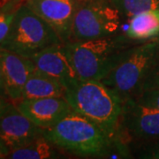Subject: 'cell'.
Returning <instances> with one entry per match:
<instances>
[{
    "label": "cell",
    "mask_w": 159,
    "mask_h": 159,
    "mask_svg": "<svg viewBox=\"0 0 159 159\" xmlns=\"http://www.w3.org/2000/svg\"><path fill=\"white\" fill-rule=\"evenodd\" d=\"M0 96L8 98V97H7V95H6L5 80H4V75H3V71H2L1 64H0ZM8 99H9V98H8ZM9 100H10V99H9Z\"/></svg>",
    "instance_id": "cell-22"
},
{
    "label": "cell",
    "mask_w": 159,
    "mask_h": 159,
    "mask_svg": "<svg viewBox=\"0 0 159 159\" xmlns=\"http://www.w3.org/2000/svg\"><path fill=\"white\" fill-rule=\"evenodd\" d=\"M0 64L7 97L16 103L21 100L25 84L36 69L35 66L31 58L2 49H0Z\"/></svg>",
    "instance_id": "cell-12"
},
{
    "label": "cell",
    "mask_w": 159,
    "mask_h": 159,
    "mask_svg": "<svg viewBox=\"0 0 159 159\" xmlns=\"http://www.w3.org/2000/svg\"><path fill=\"white\" fill-rule=\"evenodd\" d=\"M129 38L140 42L157 38L159 35V10L142 11L129 18L125 33Z\"/></svg>",
    "instance_id": "cell-14"
},
{
    "label": "cell",
    "mask_w": 159,
    "mask_h": 159,
    "mask_svg": "<svg viewBox=\"0 0 159 159\" xmlns=\"http://www.w3.org/2000/svg\"><path fill=\"white\" fill-rule=\"evenodd\" d=\"M157 39H158V40H159V35H158V36H157Z\"/></svg>",
    "instance_id": "cell-25"
},
{
    "label": "cell",
    "mask_w": 159,
    "mask_h": 159,
    "mask_svg": "<svg viewBox=\"0 0 159 159\" xmlns=\"http://www.w3.org/2000/svg\"><path fill=\"white\" fill-rule=\"evenodd\" d=\"M122 15L111 0H80L72 41L97 39L121 33Z\"/></svg>",
    "instance_id": "cell-6"
},
{
    "label": "cell",
    "mask_w": 159,
    "mask_h": 159,
    "mask_svg": "<svg viewBox=\"0 0 159 159\" xmlns=\"http://www.w3.org/2000/svg\"><path fill=\"white\" fill-rule=\"evenodd\" d=\"M58 148L43 134L40 135L27 145L12 150L7 155L9 159H53L59 158Z\"/></svg>",
    "instance_id": "cell-15"
},
{
    "label": "cell",
    "mask_w": 159,
    "mask_h": 159,
    "mask_svg": "<svg viewBox=\"0 0 159 159\" xmlns=\"http://www.w3.org/2000/svg\"><path fill=\"white\" fill-rule=\"evenodd\" d=\"M122 16L130 18L142 11L159 10V0H111Z\"/></svg>",
    "instance_id": "cell-16"
},
{
    "label": "cell",
    "mask_w": 159,
    "mask_h": 159,
    "mask_svg": "<svg viewBox=\"0 0 159 159\" xmlns=\"http://www.w3.org/2000/svg\"><path fill=\"white\" fill-rule=\"evenodd\" d=\"M13 102L6 97L0 96V118L13 106Z\"/></svg>",
    "instance_id": "cell-21"
},
{
    "label": "cell",
    "mask_w": 159,
    "mask_h": 159,
    "mask_svg": "<svg viewBox=\"0 0 159 159\" xmlns=\"http://www.w3.org/2000/svg\"><path fill=\"white\" fill-rule=\"evenodd\" d=\"M57 43L63 42L57 32L23 3L17 10L10 31L0 49L30 58Z\"/></svg>",
    "instance_id": "cell-5"
},
{
    "label": "cell",
    "mask_w": 159,
    "mask_h": 159,
    "mask_svg": "<svg viewBox=\"0 0 159 159\" xmlns=\"http://www.w3.org/2000/svg\"><path fill=\"white\" fill-rule=\"evenodd\" d=\"M135 99L142 103L159 110V89L142 91Z\"/></svg>",
    "instance_id": "cell-18"
},
{
    "label": "cell",
    "mask_w": 159,
    "mask_h": 159,
    "mask_svg": "<svg viewBox=\"0 0 159 159\" xmlns=\"http://www.w3.org/2000/svg\"><path fill=\"white\" fill-rule=\"evenodd\" d=\"M140 43L121 32L97 39L72 41L66 48L80 79L101 80Z\"/></svg>",
    "instance_id": "cell-1"
},
{
    "label": "cell",
    "mask_w": 159,
    "mask_h": 159,
    "mask_svg": "<svg viewBox=\"0 0 159 159\" xmlns=\"http://www.w3.org/2000/svg\"><path fill=\"white\" fill-rule=\"evenodd\" d=\"M23 3L25 0H9L0 7V47L10 31L17 10Z\"/></svg>",
    "instance_id": "cell-17"
},
{
    "label": "cell",
    "mask_w": 159,
    "mask_h": 159,
    "mask_svg": "<svg viewBox=\"0 0 159 159\" xmlns=\"http://www.w3.org/2000/svg\"><path fill=\"white\" fill-rule=\"evenodd\" d=\"M66 87L58 80L35 69L27 80L21 99L65 97Z\"/></svg>",
    "instance_id": "cell-13"
},
{
    "label": "cell",
    "mask_w": 159,
    "mask_h": 159,
    "mask_svg": "<svg viewBox=\"0 0 159 159\" xmlns=\"http://www.w3.org/2000/svg\"><path fill=\"white\" fill-rule=\"evenodd\" d=\"M65 98L74 112L92 121L111 136L119 134L123 101L102 81L78 79L66 89Z\"/></svg>",
    "instance_id": "cell-2"
},
{
    "label": "cell",
    "mask_w": 159,
    "mask_h": 159,
    "mask_svg": "<svg viewBox=\"0 0 159 159\" xmlns=\"http://www.w3.org/2000/svg\"><path fill=\"white\" fill-rule=\"evenodd\" d=\"M159 60V40L144 41L134 45L102 81L122 101L137 98L149 72Z\"/></svg>",
    "instance_id": "cell-4"
},
{
    "label": "cell",
    "mask_w": 159,
    "mask_h": 159,
    "mask_svg": "<svg viewBox=\"0 0 159 159\" xmlns=\"http://www.w3.org/2000/svg\"><path fill=\"white\" fill-rule=\"evenodd\" d=\"M9 0H0V7H2V6H4L6 3H7Z\"/></svg>",
    "instance_id": "cell-24"
},
{
    "label": "cell",
    "mask_w": 159,
    "mask_h": 159,
    "mask_svg": "<svg viewBox=\"0 0 159 159\" xmlns=\"http://www.w3.org/2000/svg\"><path fill=\"white\" fill-rule=\"evenodd\" d=\"M43 134V129L34 124L13 104L0 118V144L8 154L27 145Z\"/></svg>",
    "instance_id": "cell-9"
},
{
    "label": "cell",
    "mask_w": 159,
    "mask_h": 159,
    "mask_svg": "<svg viewBox=\"0 0 159 159\" xmlns=\"http://www.w3.org/2000/svg\"><path fill=\"white\" fill-rule=\"evenodd\" d=\"M155 89H159V60L151 69L148 77L145 80L142 85V92Z\"/></svg>",
    "instance_id": "cell-19"
},
{
    "label": "cell",
    "mask_w": 159,
    "mask_h": 159,
    "mask_svg": "<svg viewBox=\"0 0 159 159\" xmlns=\"http://www.w3.org/2000/svg\"><path fill=\"white\" fill-rule=\"evenodd\" d=\"M119 134L125 142L159 140V110L129 98L123 102Z\"/></svg>",
    "instance_id": "cell-7"
},
{
    "label": "cell",
    "mask_w": 159,
    "mask_h": 159,
    "mask_svg": "<svg viewBox=\"0 0 159 159\" xmlns=\"http://www.w3.org/2000/svg\"><path fill=\"white\" fill-rule=\"evenodd\" d=\"M7 155H8V152L6 151V148H4V147L0 144V159L6 158Z\"/></svg>",
    "instance_id": "cell-23"
},
{
    "label": "cell",
    "mask_w": 159,
    "mask_h": 159,
    "mask_svg": "<svg viewBox=\"0 0 159 159\" xmlns=\"http://www.w3.org/2000/svg\"><path fill=\"white\" fill-rule=\"evenodd\" d=\"M14 104L21 113L43 129L56 125L73 111L65 97L21 99Z\"/></svg>",
    "instance_id": "cell-10"
},
{
    "label": "cell",
    "mask_w": 159,
    "mask_h": 159,
    "mask_svg": "<svg viewBox=\"0 0 159 159\" xmlns=\"http://www.w3.org/2000/svg\"><path fill=\"white\" fill-rule=\"evenodd\" d=\"M57 148L84 157L107 158L116 136L74 111L43 134Z\"/></svg>",
    "instance_id": "cell-3"
},
{
    "label": "cell",
    "mask_w": 159,
    "mask_h": 159,
    "mask_svg": "<svg viewBox=\"0 0 159 159\" xmlns=\"http://www.w3.org/2000/svg\"><path fill=\"white\" fill-rule=\"evenodd\" d=\"M30 58L38 71L58 80L66 89L80 79L69 58L65 43L49 46Z\"/></svg>",
    "instance_id": "cell-11"
},
{
    "label": "cell",
    "mask_w": 159,
    "mask_h": 159,
    "mask_svg": "<svg viewBox=\"0 0 159 159\" xmlns=\"http://www.w3.org/2000/svg\"><path fill=\"white\" fill-rule=\"evenodd\" d=\"M139 157L148 159H159V140L142 148Z\"/></svg>",
    "instance_id": "cell-20"
},
{
    "label": "cell",
    "mask_w": 159,
    "mask_h": 159,
    "mask_svg": "<svg viewBox=\"0 0 159 159\" xmlns=\"http://www.w3.org/2000/svg\"><path fill=\"white\" fill-rule=\"evenodd\" d=\"M80 0H25L30 9L54 29L63 43L72 40V29Z\"/></svg>",
    "instance_id": "cell-8"
}]
</instances>
